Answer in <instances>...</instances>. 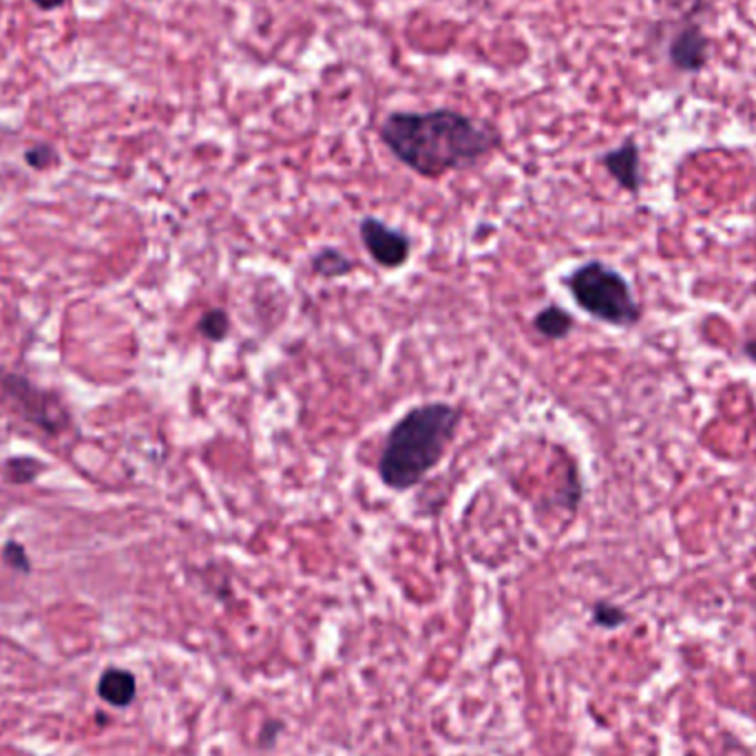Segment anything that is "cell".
<instances>
[{"instance_id": "cell-13", "label": "cell", "mask_w": 756, "mask_h": 756, "mask_svg": "<svg viewBox=\"0 0 756 756\" xmlns=\"http://www.w3.org/2000/svg\"><path fill=\"white\" fill-rule=\"evenodd\" d=\"M628 621V615L619 608V606L610 605V602H598L593 606V624L602 626L606 630L619 628Z\"/></svg>"}, {"instance_id": "cell-14", "label": "cell", "mask_w": 756, "mask_h": 756, "mask_svg": "<svg viewBox=\"0 0 756 756\" xmlns=\"http://www.w3.org/2000/svg\"><path fill=\"white\" fill-rule=\"evenodd\" d=\"M2 560L9 569L13 571H20V573H29L31 571V564H29V558L22 549V544L18 542H7L4 549H2Z\"/></svg>"}, {"instance_id": "cell-15", "label": "cell", "mask_w": 756, "mask_h": 756, "mask_svg": "<svg viewBox=\"0 0 756 756\" xmlns=\"http://www.w3.org/2000/svg\"><path fill=\"white\" fill-rule=\"evenodd\" d=\"M24 157H27V164H29V166H33V168H47V166L51 164V159H53V151H51L49 147L40 145V147L29 149Z\"/></svg>"}, {"instance_id": "cell-9", "label": "cell", "mask_w": 756, "mask_h": 756, "mask_svg": "<svg viewBox=\"0 0 756 756\" xmlns=\"http://www.w3.org/2000/svg\"><path fill=\"white\" fill-rule=\"evenodd\" d=\"M533 330L547 338V341H562L567 338L573 327H576V318L571 312H567L562 305L558 303H549L547 307H542L533 321H531Z\"/></svg>"}, {"instance_id": "cell-2", "label": "cell", "mask_w": 756, "mask_h": 756, "mask_svg": "<svg viewBox=\"0 0 756 756\" xmlns=\"http://www.w3.org/2000/svg\"><path fill=\"white\" fill-rule=\"evenodd\" d=\"M462 414L443 403H423L408 410L390 430L379 455V478L385 489L408 493L416 489L448 454Z\"/></svg>"}, {"instance_id": "cell-4", "label": "cell", "mask_w": 756, "mask_h": 756, "mask_svg": "<svg viewBox=\"0 0 756 756\" xmlns=\"http://www.w3.org/2000/svg\"><path fill=\"white\" fill-rule=\"evenodd\" d=\"M0 408L24 421L27 425L42 430L45 434H62L69 428V414L62 403L31 385L20 374L0 370Z\"/></svg>"}, {"instance_id": "cell-10", "label": "cell", "mask_w": 756, "mask_h": 756, "mask_svg": "<svg viewBox=\"0 0 756 756\" xmlns=\"http://www.w3.org/2000/svg\"><path fill=\"white\" fill-rule=\"evenodd\" d=\"M310 268L316 277H323V279H341L345 275H350L354 271V262L341 253L338 248H321L312 255L310 259Z\"/></svg>"}, {"instance_id": "cell-8", "label": "cell", "mask_w": 756, "mask_h": 756, "mask_svg": "<svg viewBox=\"0 0 756 756\" xmlns=\"http://www.w3.org/2000/svg\"><path fill=\"white\" fill-rule=\"evenodd\" d=\"M98 693L109 706L127 708V706L134 704V699L138 695L136 677L127 670L109 668L107 672H102V677L98 681Z\"/></svg>"}, {"instance_id": "cell-17", "label": "cell", "mask_w": 756, "mask_h": 756, "mask_svg": "<svg viewBox=\"0 0 756 756\" xmlns=\"http://www.w3.org/2000/svg\"><path fill=\"white\" fill-rule=\"evenodd\" d=\"M38 7H42V9H56V7H60V4H65V0H33Z\"/></svg>"}, {"instance_id": "cell-12", "label": "cell", "mask_w": 756, "mask_h": 756, "mask_svg": "<svg viewBox=\"0 0 756 756\" xmlns=\"http://www.w3.org/2000/svg\"><path fill=\"white\" fill-rule=\"evenodd\" d=\"M45 471V464L33 458H9L4 462V475L13 484L33 482Z\"/></svg>"}, {"instance_id": "cell-5", "label": "cell", "mask_w": 756, "mask_h": 756, "mask_svg": "<svg viewBox=\"0 0 756 756\" xmlns=\"http://www.w3.org/2000/svg\"><path fill=\"white\" fill-rule=\"evenodd\" d=\"M359 235L370 259L385 271H399L412 259L410 235L394 226H387L379 217H363L359 224Z\"/></svg>"}, {"instance_id": "cell-7", "label": "cell", "mask_w": 756, "mask_h": 756, "mask_svg": "<svg viewBox=\"0 0 756 756\" xmlns=\"http://www.w3.org/2000/svg\"><path fill=\"white\" fill-rule=\"evenodd\" d=\"M670 60L681 71H701L708 62V38L699 27L690 24L679 31L670 45Z\"/></svg>"}, {"instance_id": "cell-11", "label": "cell", "mask_w": 756, "mask_h": 756, "mask_svg": "<svg viewBox=\"0 0 756 756\" xmlns=\"http://www.w3.org/2000/svg\"><path fill=\"white\" fill-rule=\"evenodd\" d=\"M230 316L224 307H213V310H206L199 321H197V332L210 341V343H224L230 334Z\"/></svg>"}, {"instance_id": "cell-16", "label": "cell", "mask_w": 756, "mask_h": 756, "mask_svg": "<svg viewBox=\"0 0 756 756\" xmlns=\"http://www.w3.org/2000/svg\"><path fill=\"white\" fill-rule=\"evenodd\" d=\"M744 354H746L753 363H756V338H750V341L744 345Z\"/></svg>"}, {"instance_id": "cell-3", "label": "cell", "mask_w": 756, "mask_h": 756, "mask_svg": "<svg viewBox=\"0 0 756 756\" xmlns=\"http://www.w3.org/2000/svg\"><path fill=\"white\" fill-rule=\"evenodd\" d=\"M573 302L593 318L615 325L632 327L641 318V307L635 302L630 284L621 273L605 262H587L564 279Z\"/></svg>"}, {"instance_id": "cell-1", "label": "cell", "mask_w": 756, "mask_h": 756, "mask_svg": "<svg viewBox=\"0 0 756 756\" xmlns=\"http://www.w3.org/2000/svg\"><path fill=\"white\" fill-rule=\"evenodd\" d=\"M379 138L403 166L425 179L473 168L500 147L493 127L454 109L394 111L383 120Z\"/></svg>"}, {"instance_id": "cell-6", "label": "cell", "mask_w": 756, "mask_h": 756, "mask_svg": "<svg viewBox=\"0 0 756 756\" xmlns=\"http://www.w3.org/2000/svg\"><path fill=\"white\" fill-rule=\"evenodd\" d=\"M602 166L626 193L637 195L641 190V159L639 147L632 140H626L619 149L605 153Z\"/></svg>"}]
</instances>
